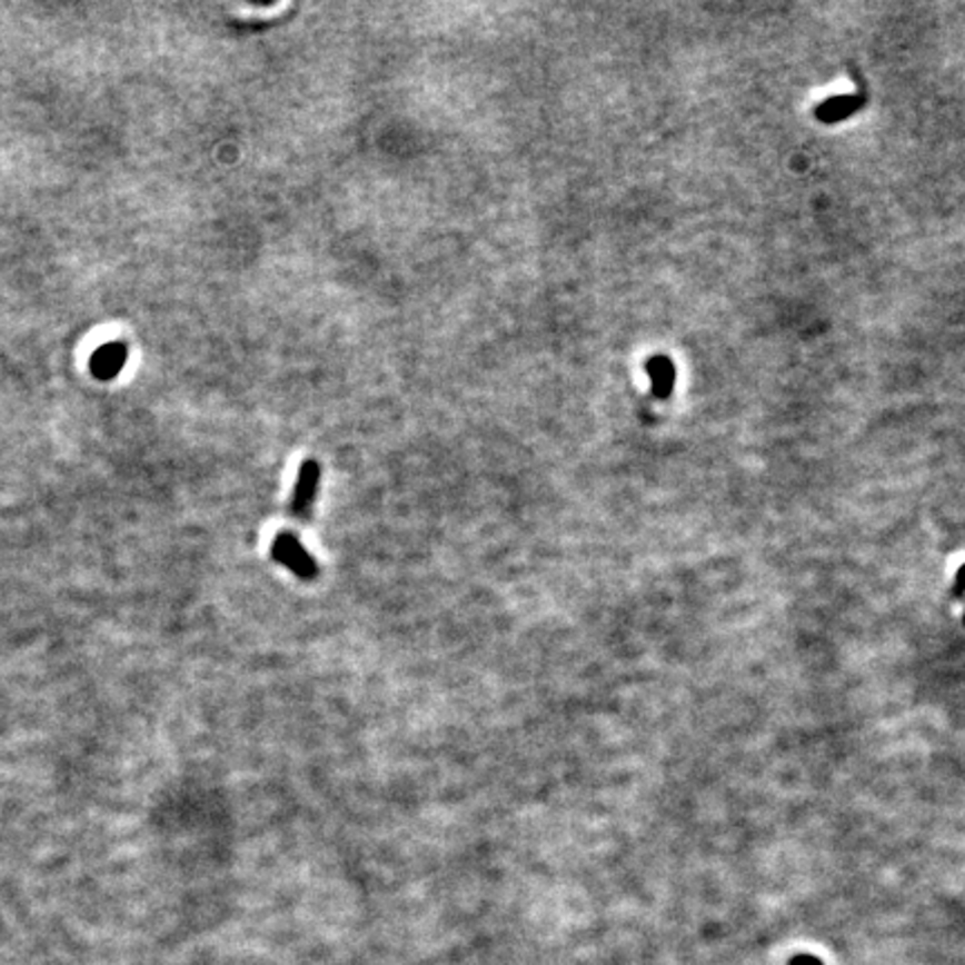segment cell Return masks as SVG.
I'll return each mask as SVG.
<instances>
[{
  "label": "cell",
  "mask_w": 965,
  "mask_h": 965,
  "mask_svg": "<svg viewBox=\"0 0 965 965\" xmlns=\"http://www.w3.org/2000/svg\"><path fill=\"white\" fill-rule=\"evenodd\" d=\"M273 559L289 568L296 577L311 581L318 577V566L314 557L307 553V548L300 544V539L294 533H280L271 546Z\"/></svg>",
  "instance_id": "cell-1"
},
{
  "label": "cell",
  "mask_w": 965,
  "mask_h": 965,
  "mask_svg": "<svg viewBox=\"0 0 965 965\" xmlns=\"http://www.w3.org/2000/svg\"><path fill=\"white\" fill-rule=\"evenodd\" d=\"M956 584H958L961 590L965 588V566H961V570H958V575H956Z\"/></svg>",
  "instance_id": "cell-6"
},
{
  "label": "cell",
  "mask_w": 965,
  "mask_h": 965,
  "mask_svg": "<svg viewBox=\"0 0 965 965\" xmlns=\"http://www.w3.org/2000/svg\"><path fill=\"white\" fill-rule=\"evenodd\" d=\"M963 624H965V615H963Z\"/></svg>",
  "instance_id": "cell-7"
},
{
  "label": "cell",
  "mask_w": 965,
  "mask_h": 965,
  "mask_svg": "<svg viewBox=\"0 0 965 965\" xmlns=\"http://www.w3.org/2000/svg\"><path fill=\"white\" fill-rule=\"evenodd\" d=\"M789 965H823V961L812 956V954H798L789 961Z\"/></svg>",
  "instance_id": "cell-5"
},
{
  "label": "cell",
  "mask_w": 965,
  "mask_h": 965,
  "mask_svg": "<svg viewBox=\"0 0 965 965\" xmlns=\"http://www.w3.org/2000/svg\"><path fill=\"white\" fill-rule=\"evenodd\" d=\"M318 480H320V465L314 458L305 460L300 465V471H298L294 501H291V513L296 519L305 521L311 515V506H314L316 493H318Z\"/></svg>",
  "instance_id": "cell-2"
},
{
  "label": "cell",
  "mask_w": 965,
  "mask_h": 965,
  "mask_svg": "<svg viewBox=\"0 0 965 965\" xmlns=\"http://www.w3.org/2000/svg\"><path fill=\"white\" fill-rule=\"evenodd\" d=\"M646 371L653 380V394L655 398H668L675 385V367L668 356H653L646 362Z\"/></svg>",
  "instance_id": "cell-4"
},
{
  "label": "cell",
  "mask_w": 965,
  "mask_h": 965,
  "mask_svg": "<svg viewBox=\"0 0 965 965\" xmlns=\"http://www.w3.org/2000/svg\"><path fill=\"white\" fill-rule=\"evenodd\" d=\"M128 362V347L123 342H110L94 351L90 360V371L97 380H112L121 374Z\"/></svg>",
  "instance_id": "cell-3"
}]
</instances>
